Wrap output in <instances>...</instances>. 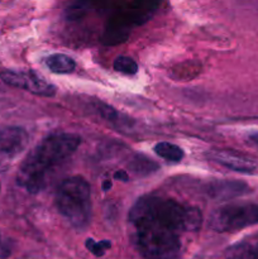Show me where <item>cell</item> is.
<instances>
[{
  "label": "cell",
  "mask_w": 258,
  "mask_h": 259,
  "mask_svg": "<svg viewBox=\"0 0 258 259\" xmlns=\"http://www.w3.org/2000/svg\"><path fill=\"white\" fill-rule=\"evenodd\" d=\"M201 223L197 207L159 196L141 197L128 214L129 237L144 259H180L181 235L199 230Z\"/></svg>",
  "instance_id": "cell-1"
},
{
  "label": "cell",
  "mask_w": 258,
  "mask_h": 259,
  "mask_svg": "<svg viewBox=\"0 0 258 259\" xmlns=\"http://www.w3.org/2000/svg\"><path fill=\"white\" fill-rule=\"evenodd\" d=\"M81 139L77 134H52L43 139L27 156L17 175L20 187L30 194H38L47 186V180L53 168L70 158Z\"/></svg>",
  "instance_id": "cell-2"
},
{
  "label": "cell",
  "mask_w": 258,
  "mask_h": 259,
  "mask_svg": "<svg viewBox=\"0 0 258 259\" xmlns=\"http://www.w3.org/2000/svg\"><path fill=\"white\" fill-rule=\"evenodd\" d=\"M58 212L70 223L71 227L83 230L89 227L93 215L90 185L80 176L63 180L55 197Z\"/></svg>",
  "instance_id": "cell-3"
},
{
  "label": "cell",
  "mask_w": 258,
  "mask_h": 259,
  "mask_svg": "<svg viewBox=\"0 0 258 259\" xmlns=\"http://www.w3.org/2000/svg\"><path fill=\"white\" fill-rule=\"evenodd\" d=\"M162 0H132L126 7L111 15L104 33V43L119 45L129 37L134 27L144 24L152 18L161 5Z\"/></svg>",
  "instance_id": "cell-4"
},
{
  "label": "cell",
  "mask_w": 258,
  "mask_h": 259,
  "mask_svg": "<svg viewBox=\"0 0 258 259\" xmlns=\"http://www.w3.org/2000/svg\"><path fill=\"white\" fill-rule=\"evenodd\" d=\"M258 224V205L232 204L220 206L210 217V227L219 233L237 232Z\"/></svg>",
  "instance_id": "cell-5"
},
{
  "label": "cell",
  "mask_w": 258,
  "mask_h": 259,
  "mask_svg": "<svg viewBox=\"0 0 258 259\" xmlns=\"http://www.w3.org/2000/svg\"><path fill=\"white\" fill-rule=\"evenodd\" d=\"M0 78L7 85L13 88L23 89L29 93L45 98H52L56 95V86L45 80L42 75L34 71H2Z\"/></svg>",
  "instance_id": "cell-6"
},
{
  "label": "cell",
  "mask_w": 258,
  "mask_h": 259,
  "mask_svg": "<svg viewBox=\"0 0 258 259\" xmlns=\"http://www.w3.org/2000/svg\"><path fill=\"white\" fill-rule=\"evenodd\" d=\"M29 141L27 131L20 126H8L0 131V152L7 156H17L25 149Z\"/></svg>",
  "instance_id": "cell-7"
},
{
  "label": "cell",
  "mask_w": 258,
  "mask_h": 259,
  "mask_svg": "<svg viewBox=\"0 0 258 259\" xmlns=\"http://www.w3.org/2000/svg\"><path fill=\"white\" fill-rule=\"evenodd\" d=\"M209 157L222 166L228 167L233 171L243 172V174H250L257 168V163L253 159L242 156V154L233 153V152L215 151L211 152Z\"/></svg>",
  "instance_id": "cell-8"
},
{
  "label": "cell",
  "mask_w": 258,
  "mask_h": 259,
  "mask_svg": "<svg viewBox=\"0 0 258 259\" xmlns=\"http://www.w3.org/2000/svg\"><path fill=\"white\" fill-rule=\"evenodd\" d=\"M118 2L119 0H76L67 9V18L78 19L83 14H86L89 9H108Z\"/></svg>",
  "instance_id": "cell-9"
},
{
  "label": "cell",
  "mask_w": 258,
  "mask_h": 259,
  "mask_svg": "<svg viewBox=\"0 0 258 259\" xmlns=\"http://www.w3.org/2000/svg\"><path fill=\"white\" fill-rule=\"evenodd\" d=\"M245 191L247 186L242 182L235 181H219L210 187V194L214 195L215 197H227V199L239 196L245 194Z\"/></svg>",
  "instance_id": "cell-10"
},
{
  "label": "cell",
  "mask_w": 258,
  "mask_h": 259,
  "mask_svg": "<svg viewBox=\"0 0 258 259\" xmlns=\"http://www.w3.org/2000/svg\"><path fill=\"white\" fill-rule=\"evenodd\" d=\"M46 65L55 73H70L75 70L76 62L70 56L63 53H55L46 58Z\"/></svg>",
  "instance_id": "cell-11"
},
{
  "label": "cell",
  "mask_w": 258,
  "mask_h": 259,
  "mask_svg": "<svg viewBox=\"0 0 258 259\" xmlns=\"http://www.w3.org/2000/svg\"><path fill=\"white\" fill-rule=\"evenodd\" d=\"M227 259H258V243H238L225 252Z\"/></svg>",
  "instance_id": "cell-12"
},
{
  "label": "cell",
  "mask_w": 258,
  "mask_h": 259,
  "mask_svg": "<svg viewBox=\"0 0 258 259\" xmlns=\"http://www.w3.org/2000/svg\"><path fill=\"white\" fill-rule=\"evenodd\" d=\"M154 152L159 157L171 162H180L185 156L184 149L181 147L168 143V142H159V143H157L154 146Z\"/></svg>",
  "instance_id": "cell-13"
},
{
  "label": "cell",
  "mask_w": 258,
  "mask_h": 259,
  "mask_svg": "<svg viewBox=\"0 0 258 259\" xmlns=\"http://www.w3.org/2000/svg\"><path fill=\"white\" fill-rule=\"evenodd\" d=\"M131 168L136 175L146 176V175H149L151 172L156 171V169L158 168V166H157L154 162L149 161L148 158H146V157L139 156V157H136V158L132 161Z\"/></svg>",
  "instance_id": "cell-14"
},
{
  "label": "cell",
  "mask_w": 258,
  "mask_h": 259,
  "mask_svg": "<svg viewBox=\"0 0 258 259\" xmlns=\"http://www.w3.org/2000/svg\"><path fill=\"white\" fill-rule=\"evenodd\" d=\"M113 67L116 72L124 73V75H136L138 72V65L136 61L126 56H119L115 58Z\"/></svg>",
  "instance_id": "cell-15"
},
{
  "label": "cell",
  "mask_w": 258,
  "mask_h": 259,
  "mask_svg": "<svg viewBox=\"0 0 258 259\" xmlns=\"http://www.w3.org/2000/svg\"><path fill=\"white\" fill-rule=\"evenodd\" d=\"M86 248L90 253H93L96 257H101V255L105 254V252L108 249H110L111 243L109 240H100V242H95L94 239L89 238L85 243Z\"/></svg>",
  "instance_id": "cell-16"
},
{
  "label": "cell",
  "mask_w": 258,
  "mask_h": 259,
  "mask_svg": "<svg viewBox=\"0 0 258 259\" xmlns=\"http://www.w3.org/2000/svg\"><path fill=\"white\" fill-rule=\"evenodd\" d=\"M13 252V240L0 234V259L9 257Z\"/></svg>",
  "instance_id": "cell-17"
},
{
  "label": "cell",
  "mask_w": 258,
  "mask_h": 259,
  "mask_svg": "<svg viewBox=\"0 0 258 259\" xmlns=\"http://www.w3.org/2000/svg\"><path fill=\"white\" fill-rule=\"evenodd\" d=\"M247 143L248 146L253 147V148L258 149V132H255V133H252L248 136L247 138Z\"/></svg>",
  "instance_id": "cell-18"
},
{
  "label": "cell",
  "mask_w": 258,
  "mask_h": 259,
  "mask_svg": "<svg viewBox=\"0 0 258 259\" xmlns=\"http://www.w3.org/2000/svg\"><path fill=\"white\" fill-rule=\"evenodd\" d=\"M114 179L120 180V181H123V182H126L129 180V177H128V174H126L125 171L120 169V171H116L115 174H114Z\"/></svg>",
  "instance_id": "cell-19"
},
{
  "label": "cell",
  "mask_w": 258,
  "mask_h": 259,
  "mask_svg": "<svg viewBox=\"0 0 258 259\" xmlns=\"http://www.w3.org/2000/svg\"><path fill=\"white\" fill-rule=\"evenodd\" d=\"M111 186H113V184H111L110 180H106V181L103 184V190L104 191H108V190L111 189Z\"/></svg>",
  "instance_id": "cell-20"
}]
</instances>
